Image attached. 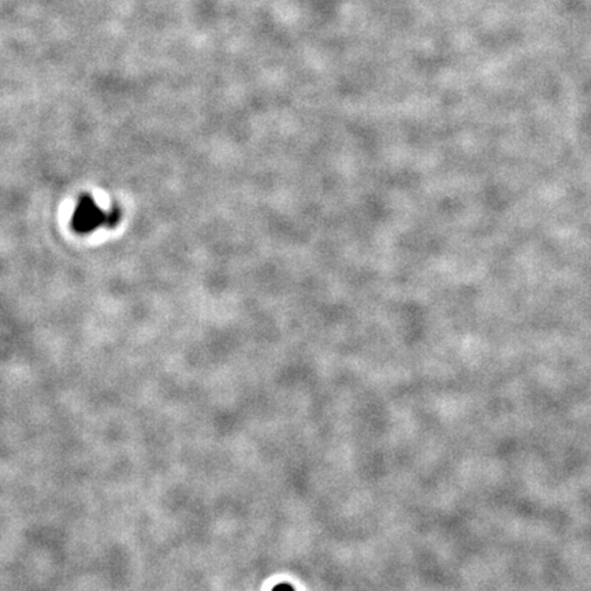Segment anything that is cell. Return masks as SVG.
<instances>
[{"instance_id": "6da1fadb", "label": "cell", "mask_w": 591, "mask_h": 591, "mask_svg": "<svg viewBox=\"0 0 591 591\" xmlns=\"http://www.w3.org/2000/svg\"><path fill=\"white\" fill-rule=\"evenodd\" d=\"M112 216L103 213L90 196L81 198L73 215V226L80 233H90L95 229L111 223Z\"/></svg>"}]
</instances>
